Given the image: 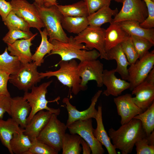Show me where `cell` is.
<instances>
[{
    "mask_svg": "<svg viewBox=\"0 0 154 154\" xmlns=\"http://www.w3.org/2000/svg\"><path fill=\"white\" fill-rule=\"evenodd\" d=\"M108 132L112 144L122 154L131 153L136 141L146 135L141 121L134 118L116 130L111 128Z\"/></svg>",
    "mask_w": 154,
    "mask_h": 154,
    "instance_id": "obj_1",
    "label": "cell"
},
{
    "mask_svg": "<svg viewBox=\"0 0 154 154\" xmlns=\"http://www.w3.org/2000/svg\"><path fill=\"white\" fill-rule=\"evenodd\" d=\"M54 48L47 56L58 54L61 60L69 61L77 59L80 62L97 59L100 57L99 52L95 49L88 50L82 43L77 42L72 36L69 37L67 42H62L56 40L51 42Z\"/></svg>",
    "mask_w": 154,
    "mask_h": 154,
    "instance_id": "obj_2",
    "label": "cell"
},
{
    "mask_svg": "<svg viewBox=\"0 0 154 154\" xmlns=\"http://www.w3.org/2000/svg\"><path fill=\"white\" fill-rule=\"evenodd\" d=\"M36 7L40 17L44 24L49 37L50 42L56 40L62 42H67L69 40L61 24L63 16L58 10L56 5L47 7L38 6Z\"/></svg>",
    "mask_w": 154,
    "mask_h": 154,
    "instance_id": "obj_3",
    "label": "cell"
},
{
    "mask_svg": "<svg viewBox=\"0 0 154 154\" xmlns=\"http://www.w3.org/2000/svg\"><path fill=\"white\" fill-rule=\"evenodd\" d=\"M60 68L55 71H49L39 74L42 79L46 77H56L63 85L70 88L73 94L76 95L81 90V79L79 76L77 67L78 65L75 59L69 61L61 60L59 63Z\"/></svg>",
    "mask_w": 154,
    "mask_h": 154,
    "instance_id": "obj_4",
    "label": "cell"
},
{
    "mask_svg": "<svg viewBox=\"0 0 154 154\" xmlns=\"http://www.w3.org/2000/svg\"><path fill=\"white\" fill-rule=\"evenodd\" d=\"M52 82V80H50L42 83L38 86H35L31 89V92H25L23 97L28 102L31 108L30 113L27 119V124L30 121L33 116L40 110H46L57 116L60 114V108L54 109L47 106L48 103L57 102L60 99L58 97L54 100L50 101L46 99L47 88Z\"/></svg>",
    "mask_w": 154,
    "mask_h": 154,
    "instance_id": "obj_5",
    "label": "cell"
},
{
    "mask_svg": "<svg viewBox=\"0 0 154 154\" xmlns=\"http://www.w3.org/2000/svg\"><path fill=\"white\" fill-rule=\"evenodd\" d=\"M52 114L48 122L37 139L52 147L58 152L62 149V139L67 127Z\"/></svg>",
    "mask_w": 154,
    "mask_h": 154,
    "instance_id": "obj_6",
    "label": "cell"
},
{
    "mask_svg": "<svg viewBox=\"0 0 154 154\" xmlns=\"http://www.w3.org/2000/svg\"><path fill=\"white\" fill-rule=\"evenodd\" d=\"M34 62L21 63L17 73L10 75L9 81L19 90L28 92L42 79Z\"/></svg>",
    "mask_w": 154,
    "mask_h": 154,
    "instance_id": "obj_7",
    "label": "cell"
},
{
    "mask_svg": "<svg viewBox=\"0 0 154 154\" xmlns=\"http://www.w3.org/2000/svg\"><path fill=\"white\" fill-rule=\"evenodd\" d=\"M105 32L106 29L101 27L89 25L74 38L78 43H84L88 50L96 49L100 53V58L106 60Z\"/></svg>",
    "mask_w": 154,
    "mask_h": 154,
    "instance_id": "obj_8",
    "label": "cell"
},
{
    "mask_svg": "<svg viewBox=\"0 0 154 154\" xmlns=\"http://www.w3.org/2000/svg\"><path fill=\"white\" fill-rule=\"evenodd\" d=\"M154 50L148 51L141 58L130 64L127 80L130 84L131 91L144 80L154 68Z\"/></svg>",
    "mask_w": 154,
    "mask_h": 154,
    "instance_id": "obj_9",
    "label": "cell"
},
{
    "mask_svg": "<svg viewBox=\"0 0 154 154\" xmlns=\"http://www.w3.org/2000/svg\"><path fill=\"white\" fill-rule=\"evenodd\" d=\"M92 118L79 120L72 123L67 126L71 134L80 135L89 145L92 154H103L105 152L102 145L94 137V129L92 125Z\"/></svg>",
    "mask_w": 154,
    "mask_h": 154,
    "instance_id": "obj_10",
    "label": "cell"
},
{
    "mask_svg": "<svg viewBox=\"0 0 154 154\" xmlns=\"http://www.w3.org/2000/svg\"><path fill=\"white\" fill-rule=\"evenodd\" d=\"M120 11L114 16L112 22L134 21L140 23L147 17L146 5L143 0H124Z\"/></svg>",
    "mask_w": 154,
    "mask_h": 154,
    "instance_id": "obj_11",
    "label": "cell"
},
{
    "mask_svg": "<svg viewBox=\"0 0 154 154\" xmlns=\"http://www.w3.org/2000/svg\"><path fill=\"white\" fill-rule=\"evenodd\" d=\"M77 70L81 79L80 84L81 90L87 89V84L90 80L96 81L98 87L103 86L104 65L99 60L96 59L80 62L78 64Z\"/></svg>",
    "mask_w": 154,
    "mask_h": 154,
    "instance_id": "obj_12",
    "label": "cell"
},
{
    "mask_svg": "<svg viewBox=\"0 0 154 154\" xmlns=\"http://www.w3.org/2000/svg\"><path fill=\"white\" fill-rule=\"evenodd\" d=\"M134 103L143 112L154 102V68L146 78L132 91Z\"/></svg>",
    "mask_w": 154,
    "mask_h": 154,
    "instance_id": "obj_13",
    "label": "cell"
},
{
    "mask_svg": "<svg viewBox=\"0 0 154 154\" xmlns=\"http://www.w3.org/2000/svg\"><path fill=\"white\" fill-rule=\"evenodd\" d=\"M10 2L12 11L25 20L30 27L35 28L39 32L44 27L34 3L31 4L26 0H11Z\"/></svg>",
    "mask_w": 154,
    "mask_h": 154,
    "instance_id": "obj_14",
    "label": "cell"
},
{
    "mask_svg": "<svg viewBox=\"0 0 154 154\" xmlns=\"http://www.w3.org/2000/svg\"><path fill=\"white\" fill-rule=\"evenodd\" d=\"M101 90H98L92 97L91 103L88 108L82 111L78 110L76 107L72 105L70 102L68 98H64L62 102L65 104L68 113V118L66 124L67 126L74 122L79 120H83L90 118H95L97 110L95 108V106L102 93Z\"/></svg>",
    "mask_w": 154,
    "mask_h": 154,
    "instance_id": "obj_15",
    "label": "cell"
},
{
    "mask_svg": "<svg viewBox=\"0 0 154 154\" xmlns=\"http://www.w3.org/2000/svg\"><path fill=\"white\" fill-rule=\"evenodd\" d=\"M131 94L127 93L114 99L118 115L121 118V125L131 120L136 116L143 112L133 102Z\"/></svg>",
    "mask_w": 154,
    "mask_h": 154,
    "instance_id": "obj_16",
    "label": "cell"
},
{
    "mask_svg": "<svg viewBox=\"0 0 154 154\" xmlns=\"http://www.w3.org/2000/svg\"><path fill=\"white\" fill-rule=\"evenodd\" d=\"M115 69L110 70H104L102 77L103 85L106 89L103 92L107 96L112 95L117 96L125 90L129 89L130 84L126 80L117 78L115 75Z\"/></svg>",
    "mask_w": 154,
    "mask_h": 154,
    "instance_id": "obj_17",
    "label": "cell"
},
{
    "mask_svg": "<svg viewBox=\"0 0 154 154\" xmlns=\"http://www.w3.org/2000/svg\"><path fill=\"white\" fill-rule=\"evenodd\" d=\"M31 110L28 102L22 96L11 98L10 116L22 129L27 125V119Z\"/></svg>",
    "mask_w": 154,
    "mask_h": 154,
    "instance_id": "obj_18",
    "label": "cell"
},
{
    "mask_svg": "<svg viewBox=\"0 0 154 154\" xmlns=\"http://www.w3.org/2000/svg\"><path fill=\"white\" fill-rule=\"evenodd\" d=\"M37 34L36 33L29 39L17 40L13 43L7 44L9 54L18 57L22 64L32 62V55L30 47L33 44L32 41Z\"/></svg>",
    "mask_w": 154,
    "mask_h": 154,
    "instance_id": "obj_19",
    "label": "cell"
},
{
    "mask_svg": "<svg viewBox=\"0 0 154 154\" xmlns=\"http://www.w3.org/2000/svg\"><path fill=\"white\" fill-rule=\"evenodd\" d=\"M52 114L50 111L44 110L38 112L24 129L23 133L27 135L31 141L37 139L48 122Z\"/></svg>",
    "mask_w": 154,
    "mask_h": 154,
    "instance_id": "obj_20",
    "label": "cell"
},
{
    "mask_svg": "<svg viewBox=\"0 0 154 154\" xmlns=\"http://www.w3.org/2000/svg\"><path fill=\"white\" fill-rule=\"evenodd\" d=\"M129 35L121 27L118 22H112L106 29L105 50L106 52L112 48L127 40Z\"/></svg>",
    "mask_w": 154,
    "mask_h": 154,
    "instance_id": "obj_21",
    "label": "cell"
},
{
    "mask_svg": "<svg viewBox=\"0 0 154 154\" xmlns=\"http://www.w3.org/2000/svg\"><path fill=\"white\" fill-rule=\"evenodd\" d=\"M106 60H115L117 66L115 69L116 72L120 75L123 80H127L128 72V66L130 65L121 47L120 44L112 48L106 52Z\"/></svg>",
    "mask_w": 154,
    "mask_h": 154,
    "instance_id": "obj_22",
    "label": "cell"
},
{
    "mask_svg": "<svg viewBox=\"0 0 154 154\" xmlns=\"http://www.w3.org/2000/svg\"><path fill=\"white\" fill-rule=\"evenodd\" d=\"M95 119L97 125L94 132V137L105 147L109 154H117L116 149L111 143L110 138L105 129L103 122L102 108L101 105H99L98 107L97 113Z\"/></svg>",
    "mask_w": 154,
    "mask_h": 154,
    "instance_id": "obj_23",
    "label": "cell"
},
{
    "mask_svg": "<svg viewBox=\"0 0 154 154\" xmlns=\"http://www.w3.org/2000/svg\"><path fill=\"white\" fill-rule=\"evenodd\" d=\"M24 129L21 128L12 118H8L6 120L0 118V140L10 153L13 154L10 145V141L13 135Z\"/></svg>",
    "mask_w": 154,
    "mask_h": 154,
    "instance_id": "obj_24",
    "label": "cell"
},
{
    "mask_svg": "<svg viewBox=\"0 0 154 154\" xmlns=\"http://www.w3.org/2000/svg\"><path fill=\"white\" fill-rule=\"evenodd\" d=\"M118 23L122 28L130 36H135L146 39L154 44L153 28H143L140 25L139 22L134 21H126Z\"/></svg>",
    "mask_w": 154,
    "mask_h": 154,
    "instance_id": "obj_25",
    "label": "cell"
},
{
    "mask_svg": "<svg viewBox=\"0 0 154 154\" xmlns=\"http://www.w3.org/2000/svg\"><path fill=\"white\" fill-rule=\"evenodd\" d=\"M118 12L117 8L112 9L110 5L104 6L87 17L89 25L100 27L103 24L112 23V17L115 16Z\"/></svg>",
    "mask_w": 154,
    "mask_h": 154,
    "instance_id": "obj_26",
    "label": "cell"
},
{
    "mask_svg": "<svg viewBox=\"0 0 154 154\" xmlns=\"http://www.w3.org/2000/svg\"><path fill=\"white\" fill-rule=\"evenodd\" d=\"M61 24L63 29L68 32L77 35L89 26L87 17L63 16L62 19Z\"/></svg>",
    "mask_w": 154,
    "mask_h": 154,
    "instance_id": "obj_27",
    "label": "cell"
},
{
    "mask_svg": "<svg viewBox=\"0 0 154 154\" xmlns=\"http://www.w3.org/2000/svg\"><path fill=\"white\" fill-rule=\"evenodd\" d=\"M41 37V43L35 53L32 55V60L37 66H40L44 62V57L49 54L53 49L54 45L48 39V35L46 29L39 31Z\"/></svg>",
    "mask_w": 154,
    "mask_h": 154,
    "instance_id": "obj_28",
    "label": "cell"
},
{
    "mask_svg": "<svg viewBox=\"0 0 154 154\" xmlns=\"http://www.w3.org/2000/svg\"><path fill=\"white\" fill-rule=\"evenodd\" d=\"M24 129L14 134L10 141V145L13 154H26L32 146V141L23 133Z\"/></svg>",
    "mask_w": 154,
    "mask_h": 154,
    "instance_id": "obj_29",
    "label": "cell"
},
{
    "mask_svg": "<svg viewBox=\"0 0 154 154\" xmlns=\"http://www.w3.org/2000/svg\"><path fill=\"white\" fill-rule=\"evenodd\" d=\"M56 6L59 11L64 17H87L89 15L86 5L83 0L71 4H58Z\"/></svg>",
    "mask_w": 154,
    "mask_h": 154,
    "instance_id": "obj_30",
    "label": "cell"
},
{
    "mask_svg": "<svg viewBox=\"0 0 154 154\" xmlns=\"http://www.w3.org/2000/svg\"><path fill=\"white\" fill-rule=\"evenodd\" d=\"M82 138L76 134L65 133L62 139V154H80Z\"/></svg>",
    "mask_w": 154,
    "mask_h": 154,
    "instance_id": "obj_31",
    "label": "cell"
},
{
    "mask_svg": "<svg viewBox=\"0 0 154 154\" xmlns=\"http://www.w3.org/2000/svg\"><path fill=\"white\" fill-rule=\"evenodd\" d=\"M21 64L18 57L8 53L7 47L4 52L0 54V69L9 73L11 75L17 72Z\"/></svg>",
    "mask_w": 154,
    "mask_h": 154,
    "instance_id": "obj_32",
    "label": "cell"
},
{
    "mask_svg": "<svg viewBox=\"0 0 154 154\" xmlns=\"http://www.w3.org/2000/svg\"><path fill=\"white\" fill-rule=\"evenodd\" d=\"M133 118L139 120L146 136L150 135L154 129V102L146 110Z\"/></svg>",
    "mask_w": 154,
    "mask_h": 154,
    "instance_id": "obj_33",
    "label": "cell"
},
{
    "mask_svg": "<svg viewBox=\"0 0 154 154\" xmlns=\"http://www.w3.org/2000/svg\"><path fill=\"white\" fill-rule=\"evenodd\" d=\"M3 22L9 30L15 29L25 31H30V27L29 24L13 11L9 13Z\"/></svg>",
    "mask_w": 154,
    "mask_h": 154,
    "instance_id": "obj_34",
    "label": "cell"
},
{
    "mask_svg": "<svg viewBox=\"0 0 154 154\" xmlns=\"http://www.w3.org/2000/svg\"><path fill=\"white\" fill-rule=\"evenodd\" d=\"M32 145L26 154H58L55 149L37 139L32 141Z\"/></svg>",
    "mask_w": 154,
    "mask_h": 154,
    "instance_id": "obj_35",
    "label": "cell"
},
{
    "mask_svg": "<svg viewBox=\"0 0 154 154\" xmlns=\"http://www.w3.org/2000/svg\"><path fill=\"white\" fill-rule=\"evenodd\" d=\"M130 37L138 53L139 59L154 45V44L146 39L133 35H131Z\"/></svg>",
    "mask_w": 154,
    "mask_h": 154,
    "instance_id": "obj_36",
    "label": "cell"
},
{
    "mask_svg": "<svg viewBox=\"0 0 154 154\" xmlns=\"http://www.w3.org/2000/svg\"><path fill=\"white\" fill-rule=\"evenodd\" d=\"M34 35L30 31H25L20 29H12L9 30L2 40L7 44H12L19 39L29 38Z\"/></svg>",
    "mask_w": 154,
    "mask_h": 154,
    "instance_id": "obj_37",
    "label": "cell"
},
{
    "mask_svg": "<svg viewBox=\"0 0 154 154\" xmlns=\"http://www.w3.org/2000/svg\"><path fill=\"white\" fill-rule=\"evenodd\" d=\"M120 45L127 60L130 64L134 63L139 59L138 53L130 37Z\"/></svg>",
    "mask_w": 154,
    "mask_h": 154,
    "instance_id": "obj_38",
    "label": "cell"
},
{
    "mask_svg": "<svg viewBox=\"0 0 154 154\" xmlns=\"http://www.w3.org/2000/svg\"><path fill=\"white\" fill-rule=\"evenodd\" d=\"M135 145L137 154H154V145L150 144L146 135L138 140Z\"/></svg>",
    "mask_w": 154,
    "mask_h": 154,
    "instance_id": "obj_39",
    "label": "cell"
},
{
    "mask_svg": "<svg viewBox=\"0 0 154 154\" xmlns=\"http://www.w3.org/2000/svg\"><path fill=\"white\" fill-rule=\"evenodd\" d=\"M145 3L148 11V16L140 25L147 29L154 27V2L151 0H143Z\"/></svg>",
    "mask_w": 154,
    "mask_h": 154,
    "instance_id": "obj_40",
    "label": "cell"
},
{
    "mask_svg": "<svg viewBox=\"0 0 154 154\" xmlns=\"http://www.w3.org/2000/svg\"><path fill=\"white\" fill-rule=\"evenodd\" d=\"M85 3L89 15L104 6L110 5V0H82Z\"/></svg>",
    "mask_w": 154,
    "mask_h": 154,
    "instance_id": "obj_41",
    "label": "cell"
},
{
    "mask_svg": "<svg viewBox=\"0 0 154 154\" xmlns=\"http://www.w3.org/2000/svg\"><path fill=\"white\" fill-rule=\"evenodd\" d=\"M10 74L0 69V95L11 96L7 88V84Z\"/></svg>",
    "mask_w": 154,
    "mask_h": 154,
    "instance_id": "obj_42",
    "label": "cell"
},
{
    "mask_svg": "<svg viewBox=\"0 0 154 154\" xmlns=\"http://www.w3.org/2000/svg\"><path fill=\"white\" fill-rule=\"evenodd\" d=\"M11 98V96L0 95V118H3L6 112L10 115Z\"/></svg>",
    "mask_w": 154,
    "mask_h": 154,
    "instance_id": "obj_43",
    "label": "cell"
},
{
    "mask_svg": "<svg viewBox=\"0 0 154 154\" xmlns=\"http://www.w3.org/2000/svg\"><path fill=\"white\" fill-rule=\"evenodd\" d=\"M12 9L10 2H8L6 0H0V15L3 21L12 11Z\"/></svg>",
    "mask_w": 154,
    "mask_h": 154,
    "instance_id": "obj_44",
    "label": "cell"
},
{
    "mask_svg": "<svg viewBox=\"0 0 154 154\" xmlns=\"http://www.w3.org/2000/svg\"><path fill=\"white\" fill-rule=\"evenodd\" d=\"M80 144L82 146L83 154H90L91 152L90 147L88 143L82 138Z\"/></svg>",
    "mask_w": 154,
    "mask_h": 154,
    "instance_id": "obj_45",
    "label": "cell"
},
{
    "mask_svg": "<svg viewBox=\"0 0 154 154\" xmlns=\"http://www.w3.org/2000/svg\"><path fill=\"white\" fill-rule=\"evenodd\" d=\"M57 0H43V5L48 7L53 5H57L58 3Z\"/></svg>",
    "mask_w": 154,
    "mask_h": 154,
    "instance_id": "obj_46",
    "label": "cell"
},
{
    "mask_svg": "<svg viewBox=\"0 0 154 154\" xmlns=\"http://www.w3.org/2000/svg\"><path fill=\"white\" fill-rule=\"evenodd\" d=\"M147 137L150 144L154 145V131Z\"/></svg>",
    "mask_w": 154,
    "mask_h": 154,
    "instance_id": "obj_47",
    "label": "cell"
},
{
    "mask_svg": "<svg viewBox=\"0 0 154 154\" xmlns=\"http://www.w3.org/2000/svg\"><path fill=\"white\" fill-rule=\"evenodd\" d=\"M34 2L35 4L38 6H42L43 5V0H34Z\"/></svg>",
    "mask_w": 154,
    "mask_h": 154,
    "instance_id": "obj_48",
    "label": "cell"
},
{
    "mask_svg": "<svg viewBox=\"0 0 154 154\" xmlns=\"http://www.w3.org/2000/svg\"><path fill=\"white\" fill-rule=\"evenodd\" d=\"M111 1L112 0H114L116 2H119V3H123V2L124 1V0H110Z\"/></svg>",
    "mask_w": 154,
    "mask_h": 154,
    "instance_id": "obj_49",
    "label": "cell"
},
{
    "mask_svg": "<svg viewBox=\"0 0 154 154\" xmlns=\"http://www.w3.org/2000/svg\"><path fill=\"white\" fill-rule=\"evenodd\" d=\"M151 0V1H153V2H154V0Z\"/></svg>",
    "mask_w": 154,
    "mask_h": 154,
    "instance_id": "obj_50",
    "label": "cell"
},
{
    "mask_svg": "<svg viewBox=\"0 0 154 154\" xmlns=\"http://www.w3.org/2000/svg\"></svg>",
    "mask_w": 154,
    "mask_h": 154,
    "instance_id": "obj_51",
    "label": "cell"
}]
</instances>
